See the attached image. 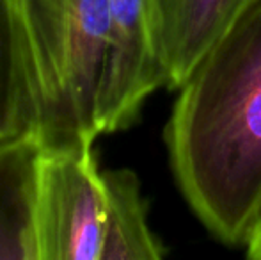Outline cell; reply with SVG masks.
Returning <instances> with one entry per match:
<instances>
[{
	"label": "cell",
	"instance_id": "cell-7",
	"mask_svg": "<svg viewBox=\"0 0 261 260\" xmlns=\"http://www.w3.org/2000/svg\"><path fill=\"white\" fill-rule=\"evenodd\" d=\"M107 226L101 260H156L164 257L160 241L148 225L146 201L134 171H103Z\"/></svg>",
	"mask_w": 261,
	"mask_h": 260
},
{
	"label": "cell",
	"instance_id": "cell-2",
	"mask_svg": "<svg viewBox=\"0 0 261 260\" xmlns=\"http://www.w3.org/2000/svg\"><path fill=\"white\" fill-rule=\"evenodd\" d=\"M25 64L45 150L91 148L109 54L107 0H16Z\"/></svg>",
	"mask_w": 261,
	"mask_h": 260
},
{
	"label": "cell",
	"instance_id": "cell-9",
	"mask_svg": "<svg viewBox=\"0 0 261 260\" xmlns=\"http://www.w3.org/2000/svg\"><path fill=\"white\" fill-rule=\"evenodd\" d=\"M245 248H247V257L249 258L261 260V221L258 223V226L254 228L252 235L249 237Z\"/></svg>",
	"mask_w": 261,
	"mask_h": 260
},
{
	"label": "cell",
	"instance_id": "cell-5",
	"mask_svg": "<svg viewBox=\"0 0 261 260\" xmlns=\"http://www.w3.org/2000/svg\"><path fill=\"white\" fill-rule=\"evenodd\" d=\"M45 148L36 135L0 146V260H39L38 200Z\"/></svg>",
	"mask_w": 261,
	"mask_h": 260
},
{
	"label": "cell",
	"instance_id": "cell-3",
	"mask_svg": "<svg viewBox=\"0 0 261 260\" xmlns=\"http://www.w3.org/2000/svg\"><path fill=\"white\" fill-rule=\"evenodd\" d=\"M107 187L94 150H45L39 175V260H101Z\"/></svg>",
	"mask_w": 261,
	"mask_h": 260
},
{
	"label": "cell",
	"instance_id": "cell-1",
	"mask_svg": "<svg viewBox=\"0 0 261 260\" xmlns=\"http://www.w3.org/2000/svg\"><path fill=\"white\" fill-rule=\"evenodd\" d=\"M176 182L204 226L247 244L261 221V0H251L178 87L165 127Z\"/></svg>",
	"mask_w": 261,
	"mask_h": 260
},
{
	"label": "cell",
	"instance_id": "cell-4",
	"mask_svg": "<svg viewBox=\"0 0 261 260\" xmlns=\"http://www.w3.org/2000/svg\"><path fill=\"white\" fill-rule=\"evenodd\" d=\"M109 54L98 107L100 134L124 130L144 102L167 86L160 46L158 0H107Z\"/></svg>",
	"mask_w": 261,
	"mask_h": 260
},
{
	"label": "cell",
	"instance_id": "cell-8",
	"mask_svg": "<svg viewBox=\"0 0 261 260\" xmlns=\"http://www.w3.org/2000/svg\"><path fill=\"white\" fill-rule=\"evenodd\" d=\"M36 135L16 0H0V146Z\"/></svg>",
	"mask_w": 261,
	"mask_h": 260
},
{
	"label": "cell",
	"instance_id": "cell-6",
	"mask_svg": "<svg viewBox=\"0 0 261 260\" xmlns=\"http://www.w3.org/2000/svg\"><path fill=\"white\" fill-rule=\"evenodd\" d=\"M251 0H158L167 87L178 89L204 52Z\"/></svg>",
	"mask_w": 261,
	"mask_h": 260
}]
</instances>
